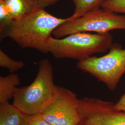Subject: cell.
Segmentation results:
<instances>
[{
	"instance_id": "6da1fadb",
	"label": "cell",
	"mask_w": 125,
	"mask_h": 125,
	"mask_svg": "<svg viewBox=\"0 0 125 125\" xmlns=\"http://www.w3.org/2000/svg\"><path fill=\"white\" fill-rule=\"evenodd\" d=\"M73 19L56 17L45 9L35 10L18 20H14L0 39L6 37L13 40L21 47L32 48L44 53H49L47 41L59 26Z\"/></svg>"
},
{
	"instance_id": "7a4b0ae2",
	"label": "cell",
	"mask_w": 125,
	"mask_h": 125,
	"mask_svg": "<svg viewBox=\"0 0 125 125\" xmlns=\"http://www.w3.org/2000/svg\"><path fill=\"white\" fill-rule=\"evenodd\" d=\"M57 89L51 62L48 59H42L33 81L28 86L16 88L13 104L26 115L40 114L52 102Z\"/></svg>"
},
{
	"instance_id": "3957f363",
	"label": "cell",
	"mask_w": 125,
	"mask_h": 125,
	"mask_svg": "<svg viewBox=\"0 0 125 125\" xmlns=\"http://www.w3.org/2000/svg\"><path fill=\"white\" fill-rule=\"evenodd\" d=\"M113 40L109 32H79L60 39L52 36L47 41V46L49 52L55 58L81 61L95 54L107 52L113 44Z\"/></svg>"
},
{
	"instance_id": "277c9868",
	"label": "cell",
	"mask_w": 125,
	"mask_h": 125,
	"mask_svg": "<svg viewBox=\"0 0 125 125\" xmlns=\"http://www.w3.org/2000/svg\"><path fill=\"white\" fill-rule=\"evenodd\" d=\"M117 29L125 30V14L100 8L63 23L53 31L52 36L60 39L79 32L102 33Z\"/></svg>"
},
{
	"instance_id": "5b68a950",
	"label": "cell",
	"mask_w": 125,
	"mask_h": 125,
	"mask_svg": "<svg viewBox=\"0 0 125 125\" xmlns=\"http://www.w3.org/2000/svg\"><path fill=\"white\" fill-rule=\"evenodd\" d=\"M109 50L108 53L102 57L92 56L78 61L77 67L113 90L125 73V49L119 44L113 43Z\"/></svg>"
},
{
	"instance_id": "8992f818",
	"label": "cell",
	"mask_w": 125,
	"mask_h": 125,
	"mask_svg": "<svg viewBox=\"0 0 125 125\" xmlns=\"http://www.w3.org/2000/svg\"><path fill=\"white\" fill-rule=\"evenodd\" d=\"M40 114L52 125H79V99L70 89L58 86L53 99Z\"/></svg>"
},
{
	"instance_id": "52a82bcc",
	"label": "cell",
	"mask_w": 125,
	"mask_h": 125,
	"mask_svg": "<svg viewBox=\"0 0 125 125\" xmlns=\"http://www.w3.org/2000/svg\"><path fill=\"white\" fill-rule=\"evenodd\" d=\"M79 125H125V113L98 99H79Z\"/></svg>"
},
{
	"instance_id": "ba28073f",
	"label": "cell",
	"mask_w": 125,
	"mask_h": 125,
	"mask_svg": "<svg viewBox=\"0 0 125 125\" xmlns=\"http://www.w3.org/2000/svg\"><path fill=\"white\" fill-rule=\"evenodd\" d=\"M26 116L13 104L0 103V125H24Z\"/></svg>"
},
{
	"instance_id": "9c48e42d",
	"label": "cell",
	"mask_w": 125,
	"mask_h": 125,
	"mask_svg": "<svg viewBox=\"0 0 125 125\" xmlns=\"http://www.w3.org/2000/svg\"><path fill=\"white\" fill-rule=\"evenodd\" d=\"M14 20H18L35 10L37 7L33 0H1Z\"/></svg>"
},
{
	"instance_id": "30bf717a",
	"label": "cell",
	"mask_w": 125,
	"mask_h": 125,
	"mask_svg": "<svg viewBox=\"0 0 125 125\" xmlns=\"http://www.w3.org/2000/svg\"><path fill=\"white\" fill-rule=\"evenodd\" d=\"M20 83V79L17 74L11 73L8 76H0V103L9 102L13 98Z\"/></svg>"
},
{
	"instance_id": "8fae6325",
	"label": "cell",
	"mask_w": 125,
	"mask_h": 125,
	"mask_svg": "<svg viewBox=\"0 0 125 125\" xmlns=\"http://www.w3.org/2000/svg\"><path fill=\"white\" fill-rule=\"evenodd\" d=\"M106 0H73L75 10L72 16L74 19L90 11L99 9Z\"/></svg>"
},
{
	"instance_id": "7c38bea8",
	"label": "cell",
	"mask_w": 125,
	"mask_h": 125,
	"mask_svg": "<svg viewBox=\"0 0 125 125\" xmlns=\"http://www.w3.org/2000/svg\"><path fill=\"white\" fill-rule=\"evenodd\" d=\"M25 64L22 61L12 59L2 50H0V66L7 69L11 73L22 69Z\"/></svg>"
},
{
	"instance_id": "4fadbf2b",
	"label": "cell",
	"mask_w": 125,
	"mask_h": 125,
	"mask_svg": "<svg viewBox=\"0 0 125 125\" xmlns=\"http://www.w3.org/2000/svg\"><path fill=\"white\" fill-rule=\"evenodd\" d=\"M14 21L4 3L0 0V32L2 34Z\"/></svg>"
},
{
	"instance_id": "5bb4252c",
	"label": "cell",
	"mask_w": 125,
	"mask_h": 125,
	"mask_svg": "<svg viewBox=\"0 0 125 125\" xmlns=\"http://www.w3.org/2000/svg\"><path fill=\"white\" fill-rule=\"evenodd\" d=\"M101 8L108 11L125 14V0H107Z\"/></svg>"
},
{
	"instance_id": "9a60e30c",
	"label": "cell",
	"mask_w": 125,
	"mask_h": 125,
	"mask_svg": "<svg viewBox=\"0 0 125 125\" xmlns=\"http://www.w3.org/2000/svg\"><path fill=\"white\" fill-rule=\"evenodd\" d=\"M24 125H52L41 116L40 114L27 115Z\"/></svg>"
},
{
	"instance_id": "2e32d148",
	"label": "cell",
	"mask_w": 125,
	"mask_h": 125,
	"mask_svg": "<svg viewBox=\"0 0 125 125\" xmlns=\"http://www.w3.org/2000/svg\"><path fill=\"white\" fill-rule=\"evenodd\" d=\"M38 8L43 9L56 4L61 0H33Z\"/></svg>"
},
{
	"instance_id": "e0dca14e",
	"label": "cell",
	"mask_w": 125,
	"mask_h": 125,
	"mask_svg": "<svg viewBox=\"0 0 125 125\" xmlns=\"http://www.w3.org/2000/svg\"><path fill=\"white\" fill-rule=\"evenodd\" d=\"M114 107L117 110L125 112V93L121 97L117 103L114 104Z\"/></svg>"
},
{
	"instance_id": "ac0fdd59",
	"label": "cell",
	"mask_w": 125,
	"mask_h": 125,
	"mask_svg": "<svg viewBox=\"0 0 125 125\" xmlns=\"http://www.w3.org/2000/svg\"></svg>"
}]
</instances>
